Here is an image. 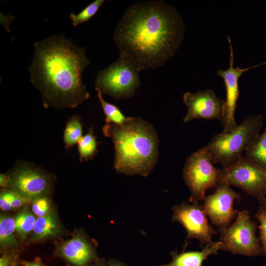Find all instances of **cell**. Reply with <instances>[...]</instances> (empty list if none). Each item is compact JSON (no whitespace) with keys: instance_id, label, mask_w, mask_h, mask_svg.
<instances>
[{"instance_id":"obj_10","label":"cell","mask_w":266,"mask_h":266,"mask_svg":"<svg viewBox=\"0 0 266 266\" xmlns=\"http://www.w3.org/2000/svg\"><path fill=\"white\" fill-rule=\"evenodd\" d=\"M171 221L180 223L187 233V239L184 249L189 239L196 238L200 243L206 244L211 241L216 232L208 223L202 205L199 203L189 204L182 202L174 205L172 208Z\"/></svg>"},{"instance_id":"obj_29","label":"cell","mask_w":266,"mask_h":266,"mask_svg":"<svg viewBox=\"0 0 266 266\" xmlns=\"http://www.w3.org/2000/svg\"><path fill=\"white\" fill-rule=\"evenodd\" d=\"M21 264L23 266H45L39 258H36L32 261H22Z\"/></svg>"},{"instance_id":"obj_5","label":"cell","mask_w":266,"mask_h":266,"mask_svg":"<svg viewBox=\"0 0 266 266\" xmlns=\"http://www.w3.org/2000/svg\"><path fill=\"white\" fill-rule=\"evenodd\" d=\"M139 72L131 60L119 55L115 62L98 72L95 89L117 100L130 98L140 85Z\"/></svg>"},{"instance_id":"obj_18","label":"cell","mask_w":266,"mask_h":266,"mask_svg":"<svg viewBox=\"0 0 266 266\" xmlns=\"http://www.w3.org/2000/svg\"><path fill=\"white\" fill-rule=\"evenodd\" d=\"M253 163L266 170V127L250 145L245 156Z\"/></svg>"},{"instance_id":"obj_6","label":"cell","mask_w":266,"mask_h":266,"mask_svg":"<svg viewBox=\"0 0 266 266\" xmlns=\"http://www.w3.org/2000/svg\"><path fill=\"white\" fill-rule=\"evenodd\" d=\"M221 171L213 165L206 146L190 156L183 171L184 181L191 192L189 202L198 203L203 200L206 191L219 185Z\"/></svg>"},{"instance_id":"obj_30","label":"cell","mask_w":266,"mask_h":266,"mask_svg":"<svg viewBox=\"0 0 266 266\" xmlns=\"http://www.w3.org/2000/svg\"><path fill=\"white\" fill-rule=\"evenodd\" d=\"M107 266H128L119 260L110 259L107 261Z\"/></svg>"},{"instance_id":"obj_32","label":"cell","mask_w":266,"mask_h":266,"mask_svg":"<svg viewBox=\"0 0 266 266\" xmlns=\"http://www.w3.org/2000/svg\"><path fill=\"white\" fill-rule=\"evenodd\" d=\"M91 266H107V261L103 258H99Z\"/></svg>"},{"instance_id":"obj_28","label":"cell","mask_w":266,"mask_h":266,"mask_svg":"<svg viewBox=\"0 0 266 266\" xmlns=\"http://www.w3.org/2000/svg\"><path fill=\"white\" fill-rule=\"evenodd\" d=\"M12 193V199L11 202V206L12 208L20 207L29 202L28 200L20 197L19 196L13 193Z\"/></svg>"},{"instance_id":"obj_23","label":"cell","mask_w":266,"mask_h":266,"mask_svg":"<svg viewBox=\"0 0 266 266\" xmlns=\"http://www.w3.org/2000/svg\"><path fill=\"white\" fill-rule=\"evenodd\" d=\"M105 1L104 0H96L87 5L84 9L77 14L71 13L69 17L73 26L76 27L89 21L94 16Z\"/></svg>"},{"instance_id":"obj_31","label":"cell","mask_w":266,"mask_h":266,"mask_svg":"<svg viewBox=\"0 0 266 266\" xmlns=\"http://www.w3.org/2000/svg\"><path fill=\"white\" fill-rule=\"evenodd\" d=\"M9 179L8 175L0 174V187H7L8 184Z\"/></svg>"},{"instance_id":"obj_34","label":"cell","mask_w":266,"mask_h":266,"mask_svg":"<svg viewBox=\"0 0 266 266\" xmlns=\"http://www.w3.org/2000/svg\"><path fill=\"white\" fill-rule=\"evenodd\" d=\"M18 262L16 263L14 266H18Z\"/></svg>"},{"instance_id":"obj_9","label":"cell","mask_w":266,"mask_h":266,"mask_svg":"<svg viewBox=\"0 0 266 266\" xmlns=\"http://www.w3.org/2000/svg\"><path fill=\"white\" fill-rule=\"evenodd\" d=\"M221 169L219 184L236 186L257 199L266 193V170L245 156Z\"/></svg>"},{"instance_id":"obj_13","label":"cell","mask_w":266,"mask_h":266,"mask_svg":"<svg viewBox=\"0 0 266 266\" xmlns=\"http://www.w3.org/2000/svg\"><path fill=\"white\" fill-rule=\"evenodd\" d=\"M183 100L187 107L184 123L196 119H215L221 123L225 100L217 97L213 90L207 89L194 94L186 92Z\"/></svg>"},{"instance_id":"obj_15","label":"cell","mask_w":266,"mask_h":266,"mask_svg":"<svg viewBox=\"0 0 266 266\" xmlns=\"http://www.w3.org/2000/svg\"><path fill=\"white\" fill-rule=\"evenodd\" d=\"M221 246L220 241H211L200 251L182 252L180 254L176 251H172V260L170 263L157 266H202L203 262L209 256L217 254L220 250Z\"/></svg>"},{"instance_id":"obj_22","label":"cell","mask_w":266,"mask_h":266,"mask_svg":"<svg viewBox=\"0 0 266 266\" xmlns=\"http://www.w3.org/2000/svg\"><path fill=\"white\" fill-rule=\"evenodd\" d=\"M99 101L105 115V122L107 124L113 123L117 125L122 124L129 120L130 117H126L121 110L115 105L106 102L103 98L102 94L97 89Z\"/></svg>"},{"instance_id":"obj_11","label":"cell","mask_w":266,"mask_h":266,"mask_svg":"<svg viewBox=\"0 0 266 266\" xmlns=\"http://www.w3.org/2000/svg\"><path fill=\"white\" fill-rule=\"evenodd\" d=\"M228 39L230 50L229 67L226 70L219 69L217 72V74L223 79L226 87V98L221 121L223 131L232 130L238 125L235 120L234 114L237 101L240 95L238 86L239 78L244 72L266 65V62H264L249 67L240 68L237 66L234 68L233 48L229 36H228Z\"/></svg>"},{"instance_id":"obj_7","label":"cell","mask_w":266,"mask_h":266,"mask_svg":"<svg viewBox=\"0 0 266 266\" xmlns=\"http://www.w3.org/2000/svg\"><path fill=\"white\" fill-rule=\"evenodd\" d=\"M257 224L246 210L237 211L235 221L230 226L219 229L221 250L247 256H263L256 237Z\"/></svg>"},{"instance_id":"obj_1","label":"cell","mask_w":266,"mask_h":266,"mask_svg":"<svg viewBox=\"0 0 266 266\" xmlns=\"http://www.w3.org/2000/svg\"><path fill=\"white\" fill-rule=\"evenodd\" d=\"M182 18L162 0L136 2L125 11L113 38L119 55L131 60L140 71L163 65L175 53L184 38Z\"/></svg>"},{"instance_id":"obj_25","label":"cell","mask_w":266,"mask_h":266,"mask_svg":"<svg viewBox=\"0 0 266 266\" xmlns=\"http://www.w3.org/2000/svg\"><path fill=\"white\" fill-rule=\"evenodd\" d=\"M32 202V211L38 217L45 215L51 209L50 201L45 197L37 198Z\"/></svg>"},{"instance_id":"obj_17","label":"cell","mask_w":266,"mask_h":266,"mask_svg":"<svg viewBox=\"0 0 266 266\" xmlns=\"http://www.w3.org/2000/svg\"><path fill=\"white\" fill-rule=\"evenodd\" d=\"M15 223L12 217L1 215L0 217V245L1 249L7 252L18 248L19 242L15 234Z\"/></svg>"},{"instance_id":"obj_26","label":"cell","mask_w":266,"mask_h":266,"mask_svg":"<svg viewBox=\"0 0 266 266\" xmlns=\"http://www.w3.org/2000/svg\"><path fill=\"white\" fill-rule=\"evenodd\" d=\"M18 262V255L15 252H5L0 258V266H14Z\"/></svg>"},{"instance_id":"obj_14","label":"cell","mask_w":266,"mask_h":266,"mask_svg":"<svg viewBox=\"0 0 266 266\" xmlns=\"http://www.w3.org/2000/svg\"><path fill=\"white\" fill-rule=\"evenodd\" d=\"M56 254L72 266H91L99 258L94 245L80 235L62 243Z\"/></svg>"},{"instance_id":"obj_12","label":"cell","mask_w":266,"mask_h":266,"mask_svg":"<svg viewBox=\"0 0 266 266\" xmlns=\"http://www.w3.org/2000/svg\"><path fill=\"white\" fill-rule=\"evenodd\" d=\"M216 188L212 194L205 196L203 208L213 225L227 227L236 216L233 205L240 196L229 185L219 184Z\"/></svg>"},{"instance_id":"obj_20","label":"cell","mask_w":266,"mask_h":266,"mask_svg":"<svg viewBox=\"0 0 266 266\" xmlns=\"http://www.w3.org/2000/svg\"><path fill=\"white\" fill-rule=\"evenodd\" d=\"M82 137V128L80 118L73 116L66 123L64 134L66 148L68 149L78 143Z\"/></svg>"},{"instance_id":"obj_3","label":"cell","mask_w":266,"mask_h":266,"mask_svg":"<svg viewBox=\"0 0 266 266\" xmlns=\"http://www.w3.org/2000/svg\"><path fill=\"white\" fill-rule=\"evenodd\" d=\"M104 135L114 145V168L128 176H148L158 161L159 140L156 131L140 117H130L122 124L109 123L102 128Z\"/></svg>"},{"instance_id":"obj_24","label":"cell","mask_w":266,"mask_h":266,"mask_svg":"<svg viewBox=\"0 0 266 266\" xmlns=\"http://www.w3.org/2000/svg\"><path fill=\"white\" fill-rule=\"evenodd\" d=\"M254 217L259 223V240L263 256L266 257V208L261 205Z\"/></svg>"},{"instance_id":"obj_19","label":"cell","mask_w":266,"mask_h":266,"mask_svg":"<svg viewBox=\"0 0 266 266\" xmlns=\"http://www.w3.org/2000/svg\"><path fill=\"white\" fill-rule=\"evenodd\" d=\"M36 219L27 205H25L15 216V231L22 241H25L33 231Z\"/></svg>"},{"instance_id":"obj_4","label":"cell","mask_w":266,"mask_h":266,"mask_svg":"<svg viewBox=\"0 0 266 266\" xmlns=\"http://www.w3.org/2000/svg\"><path fill=\"white\" fill-rule=\"evenodd\" d=\"M261 114L246 117L235 128L215 135L206 145L213 164L228 166L239 160L260 134L263 125Z\"/></svg>"},{"instance_id":"obj_33","label":"cell","mask_w":266,"mask_h":266,"mask_svg":"<svg viewBox=\"0 0 266 266\" xmlns=\"http://www.w3.org/2000/svg\"><path fill=\"white\" fill-rule=\"evenodd\" d=\"M261 205L266 208V193L263 196L257 199Z\"/></svg>"},{"instance_id":"obj_8","label":"cell","mask_w":266,"mask_h":266,"mask_svg":"<svg viewBox=\"0 0 266 266\" xmlns=\"http://www.w3.org/2000/svg\"><path fill=\"white\" fill-rule=\"evenodd\" d=\"M8 176V191L28 201L45 197L50 190V176L30 163L18 162Z\"/></svg>"},{"instance_id":"obj_21","label":"cell","mask_w":266,"mask_h":266,"mask_svg":"<svg viewBox=\"0 0 266 266\" xmlns=\"http://www.w3.org/2000/svg\"><path fill=\"white\" fill-rule=\"evenodd\" d=\"M78 144L80 161L93 159L98 152V144L92 128H90L87 133L81 137Z\"/></svg>"},{"instance_id":"obj_2","label":"cell","mask_w":266,"mask_h":266,"mask_svg":"<svg viewBox=\"0 0 266 266\" xmlns=\"http://www.w3.org/2000/svg\"><path fill=\"white\" fill-rule=\"evenodd\" d=\"M33 47L30 81L40 92L45 108H74L90 97L82 79L90 64L85 47L63 34L36 41Z\"/></svg>"},{"instance_id":"obj_27","label":"cell","mask_w":266,"mask_h":266,"mask_svg":"<svg viewBox=\"0 0 266 266\" xmlns=\"http://www.w3.org/2000/svg\"><path fill=\"white\" fill-rule=\"evenodd\" d=\"M13 193L10 191H2L0 195V207L3 211L10 210L12 207L11 202L12 199Z\"/></svg>"},{"instance_id":"obj_16","label":"cell","mask_w":266,"mask_h":266,"mask_svg":"<svg viewBox=\"0 0 266 266\" xmlns=\"http://www.w3.org/2000/svg\"><path fill=\"white\" fill-rule=\"evenodd\" d=\"M63 227L53 208L45 215L38 217L35 221L30 240L37 241L59 236Z\"/></svg>"}]
</instances>
